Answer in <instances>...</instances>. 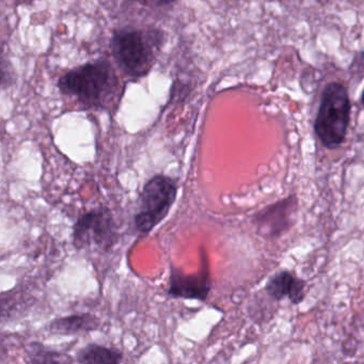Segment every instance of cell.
I'll return each mask as SVG.
<instances>
[{"label": "cell", "mask_w": 364, "mask_h": 364, "mask_svg": "<svg viewBox=\"0 0 364 364\" xmlns=\"http://www.w3.org/2000/svg\"><path fill=\"white\" fill-rule=\"evenodd\" d=\"M163 43L156 29H122L112 40V56L119 67L133 78L146 76L154 65Z\"/></svg>", "instance_id": "7a4b0ae2"}, {"label": "cell", "mask_w": 364, "mask_h": 364, "mask_svg": "<svg viewBox=\"0 0 364 364\" xmlns=\"http://www.w3.org/2000/svg\"><path fill=\"white\" fill-rule=\"evenodd\" d=\"M350 119V101L346 87L330 82L323 89L314 131L323 146L336 149L344 142Z\"/></svg>", "instance_id": "3957f363"}, {"label": "cell", "mask_w": 364, "mask_h": 364, "mask_svg": "<svg viewBox=\"0 0 364 364\" xmlns=\"http://www.w3.org/2000/svg\"><path fill=\"white\" fill-rule=\"evenodd\" d=\"M140 1L142 5L151 9H163L173 5L178 0H140Z\"/></svg>", "instance_id": "8fae6325"}, {"label": "cell", "mask_w": 364, "mask_h": 364, "mask_svg": "<svg viewBox=\"0 0 364 364\" xmlns=\"http://www.w3.org/2000/svg\"><path fill=\"white\" fill-rule=\"evenodd\" d=\"M100 326V319L92 314H75L55 319L48 326L52 333L61 336L95 331Z\"/></svg>", "instance_id": "ba28073f"}, {"label": "cell", "mask_w": 364, "mask_h": 364, "mask_svg": "<svg viewBox=\"0 0 364 364\" xmlns=\"http://www.w3.org/2000/svg\"><path fill=\"white\" fill-rule=\"evenodd\" d=\"M178 196V185L169 176H153L142 189L135 228L142 234L152 231L166 218Z\"/></svg>", "instance_id": "277c9868"}, {"label": "cell", "mask_w": 364, "mask_h": 364, "mask_svg": "<svg viewBox=\"0 0 364 364\" xmlns=\"http://www.w3.org/2000/svg\"><path fill=\"white\" fill-rule=\"evenodd\" d=\"M16 1H18V3H31V1H35V0H16Z\"/></svg>", "instance_id": "7c38bea8"}, {"label": "cell", "mask_w": 364, "mask_h": 364, "mask_svg": "<svg viewBox=\"0 0 364 364\" xmlns=\"http://www.w3.org/2000/svg\"><path fill=\"white\" fill-rule=\"evenodd\" d=\"M59 89L86 107L112 109L122 97L123 84L107 60H97L65 73Z\"/></svg>", "instance_id": "6da1fadb"}, {"label": "cell", "mask_w": 364, "mask_h": 364, "mask_svg": "<svg viewBox=\"0 0 364 364\" xmlns=\"http://www.w3.org/2000/svg\"><path fill=\"white\" fill-rule=\"evenodd\" d=\"M33 363H54V362H65L67 359H63V355L52 349L46 348L42 345L33 344L31 347V360Z\"/></svg>", "instance_id": "30bf717a"}, {"label": "cell", "mask_w": 364, "mask_h": 364, "mask_svg": "<svg viewBox=\"0 0 364 364\" xmlns=\"http://www.w3.org/2000/svg\"><path fill=\"white\" fill-rule=\"evenodd\" d=\"M266 291L274 299L287 297L293 304H298L304 298V283L291 272H282L268 281Z\"/></svg>", "instance_id": "52a82bcc"}, {"label": "cell", "mask_w": 364, "mask_h": 364, "mask_svg": "<svg viewBox=\"0 0 364 364\" xmlns=\"http://www.w3.org/2000/svg\"><path fill=\"white\" fill-rule=\"evenodd\" d=\"M362 104H363V106H364V91H363V95H362Z\"/></svg>", "instance_id": "4fadbf2b"}, {"label": "cell", "mask_w": 364, "mask_h": 364, "mask_svg": "<svg viewBox=\"0 0 364 364\" xmlns=\"http://www.w3.org/2000/svg\"><path fill=\"white\" fill-rule=\"evenodd\" d=\"M122 353L116 349L108 348L101 345L91 344L80 349L77 353L80 363H119L122 360Z\"/></svg>", "instance_id": "9c48e42d"}, {"label": "cell", "mask_w": 364, "mask_h": 364, "mask_svg": "<svg viewBox=\"0 0 364 364\" xmlns=\"http://www.w3.org/2000/svg\"><path fill=\"white\" fill-rule=\"evenodd\" d=\"M118 240V229L109 208H99L85 213L74 225L73 242L76 248L95 246L109 250Z\"/></svg>", "instance_id": "5b68a950"}, {"label": "cell", "mask_w": 364, "mask_h": 364, "mask_svg": "<svg viewBox=\"0 0 364 364\" xmlns=\"http://www.w3.org/2000/svg\"><path fill=\"white\" fill-rule=\"evenodd\" d=\"M210 289L208 269L198 274H184L178 270L172 269L169 287V294L172 297L204 301Z\"/></svg>", "instance_id": "8992f818"}]
</instances>
